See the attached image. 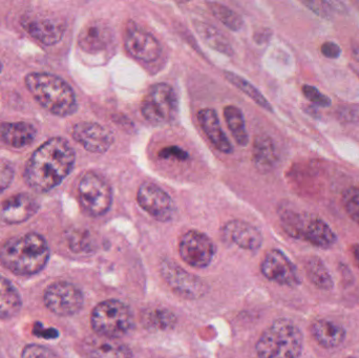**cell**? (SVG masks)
<instances>
[{
  "mask_svg": "<svg viewBox=\"0 0 359 358\" xmlns=\"http://www.w3.org/2000/svg\"><path fill=\"white\" fill-rule=\"evenodd\" d=\"M75 159V151L65 139H50L32 155L23 174L25 181L35 191H52L69 176Z\"/></svg>",
  "mask_w": 359,
  "mask_h": 358,
  "instance_id": "6da1fadb",
  "label": "cell"
},
{
  "mask_svg": "<svg viewBox=\"0 0 359 358\" xmlns=\"http://www.w3.org/2000/svg\"><path fill=\"white\" fill-rule=\"evenodd\" d=\"M50 260L48 242L39 233H29L11 237L0 248V262L17 275H37Z\"/></svg>",
  "mask_w": 359,
  "mask_h": 358,
  "instance_id": "7a4b0ae2",
  "label": "cell"
},
{
  "mask_svg": "<svg viewBox=\"0 0 359 358\" xmlns=\"http://www.w3.org/2000/svg\"><path fill=\"white\" fill-rule=\"evenodd\" d=\"M25 85L37 102L53 115L67 117L77 111L73 88L58 76L31 73L25 77Z\"/></svg>",
  "mask_w": 359,
  "mask_h": 358,
  "instance_id": "3957f363",
  "label": "cell"
},
{
  "mask_svg": "<svg viewBox=\"0 0 359 358\" xmlns=\"http://www.w3.org/2000/svg\"><path fill=\"white\" fill-rule=\"evenodd\" d=\"M304 336L297 324L280 319L262 333L255 350L257 358H299L303 352Z\"/></svg>",
  "mask_w": 359,
  "mask_h": 358,
  "instance_id": "277c9868",
  "label": "cell"
},
{
  "mask_svg": "<svg viewBox=\"0 0 359 358\" xmlns=\"http://www.w3.org/2000/svg\"><path fill=\"white\" fill-rule=\"evenodd\" d=\"M280 218L285 233L293 239L303 240L322 249H329L337 243L334 231L320 216L283 208Z\"/></svg>",
  "mask_w": 359,
  "mask_h": 358,
  "instance_id": "5b68a950",
  "label": "cell"
},
{
  "mask_svg": "<svg viewBox=\"0 0 359 358\" xmlns=\"http://www.w3.org/2000/svg\"><path fill=\"white\" fill-rule=\"evenodd\" d=\"M90 325L97 336L118 340L132 329L134 317L124 303L107 300L95 307Z\"/></svg>",
  "mask_w": 359,
  "mask_h": 358,
  "instance_id": "8992f818",
  "label": "cell"
},
{
  "mask_svg": "<svg viewBox=\"0 0 359 358\" xmlns=\"http://www.w3.org/2000/svg\"><path fill=\"white\" fill-rule=\"evenodd\" d=\"M179 101L176 90L168 83H158L149 88L141 103L145 120L155 125L170 123L178 115Z\"/></svg>",
  "mask_w": 359,
  "mask_h": 358,
  "instance_id": "52a82bcc",
  "label": "cell"
},
{
  "mask_svg": "<svg viewBox=\"0 0 359 358\" xmlns=\"http://www.w3.org/2000/svg\"><path fill=\"white\" fill-rule=\"evenodd\" d=\"M79 201L86 214L100 216L107 214L113 201L111 186L103 177L88 172L82 177L78 186Z\"/></svg>",
  "mask_w": 359,
  "mask_h": 358,
  "instance_id": "ba28073f",
  "label": "cell"
},
{
  "mask_svg": "<svg viewBox=\"0 0 359 358\" xmlns=\"http://www.w3.org/2000/svg\"><path fill=\"white\" fill-rule=\"evenodd\" d=\"M81 290L69 282H55L43 294L46 308L58 317H71L81 310L83 306Z\"/></svg>",
  "mask_w": 359,
  "mask_h": 358,
  "instance_id": "9c48e42d",
  "label": "cell"
},
{
  "mask_svg": "<svg viewBox=\"0 0 359 358\" xmlns=\"http://www.w3.org/2000/svg\"><path fill=\"white\" fill-rule=\"evenodd\" d=\"M179 254L182 260L194 267L205 268L215 254V245L205 233L190 230L180 240Z\"/></svg>",
  "mask_w": 359,
  "mask_h": 358,
  "instance_id": "30bf717a",
  "label": "cell"
},
{
  "mask_svg": "<svg viewBox=\"0 0 359 358\" xmlns=\"http://www.w3.org/2000/svg\"><path fill=\"white\" fill-rule=\"evenodd\" d=\"M161 273L172 291L182 298L196 300L206 294V285L203 281L184 270L174 261H163L161 264Z\"/></svg>",
  "mask_w": 359,
  "mask_h": 358,
  "instance_id": "8fae6325",
  "label": "cell"
},
{
  "mask_svg": "<svg viewBox=\"0 0 359 358\" xmlns=\"http://www.w3.org/2000/svg\"><path fill=\"white\" fill-rule=\"evenodd\" d=\"M139 206L156 220H172L176 212L174 201L168 193L154 183H143L137 193Z\"/></svg>",
  "mask_w": 359,
  "mask_h": 358,
  "instance_id": "7c38bea8",
  "label": "cell"
},
{
  "mask_svg": "<svg viewBox=\"0 0 359 358\" xmlns=\"http://www.w3.org/2000/svg\"><path fill=\"white\" fill-rule=\"evenodd\" d=\"M261 270L266 279L280 285L295 287L301 284L297 267L280 250L272 249L267 252L262 262Z\"/></svg>",
  "mask_w": 359,
  "mask_h": 358,
  "instance_id": "4fadbf2b",
  "label": "cell"
},
{
  "mask_svg": "<svg viewBox=\"0 0 359 358\" xmlns=\"http://www.w3.org/2000/svg\"><path fill=\"white\" fill-rule=\"evenodd\" d=\"M74 140L88 151L104 153L114 143V135L107 128L95 122H79L73 128Z\"/></svg>",
  "mask_w": 359,
  "mask_h": 358,
  "instance_id": "5bb4252c",
  "label": "cell"
},
{
  "mask_svg": "<svg viewBox=\"0 0 359 358\" xmlns=\"http://www.w3.org/2000/svg\"><path fill=\"white\" fill-rule=\"evenodd\" d=\"M126 50L134 58L153 62L161 55L159 41L149 32L138 27H128L124 38Z\"/></svg>",
  "mask_w": 359,
  "mask_h": 358,
  "instance_id": "9a60e30c",
  "label": "cell"
},
{
  "mask_svg": "<svg viewBox=\"0 0 359 358\" xmlns=\"http://www.w3.org/2000/svg\"><path fill=\"white\" fill-rule=\"evenodd\" d=\"M79 351L86 358H132V351L116 338L88 336L82 340Z\"/></svg>",
  "mask_w": 359,
  "mask_h": 358,
  "instance_id": "2e32d148",
  "label": "cell"
},
{
  "mask_svg": "<svg viewBox=\"0 0 359 358\" xmlns=\"http://www.w3.org/2000/svg\"><path fill=\"white\" fill-rule=\"evenodd\" d=\"M39 209L35 198L27 193H18L0 204V219L8 224H20L31 219Z\"/></svg>",
  "mask_w": 359,
  "mask_h": 358,
  "instance_id": "e0dca14e",
  "label": "cell"
},
{
  "mask_svg": "<svg viewBox=\"0 0 359 358\" xmlns=\"http://www.w3.org/2000/svg\"><path fill=\"white\" fill-rule=\"evenodd\" d=\"M23 27L32 37L46 46H53L62 39L65 25L55 17L34 16L25 19Z\"/></svg>",
  "mask_w": 359,
  "mask_h": 358,
  "instance_id": "ac0fdd59",
  "label": "cell"
},
{
  "mask_svg": "<svg viewBox=\"0 0 359 358\" xmlns=\"http://www.w3.org/2000/svg\"><path fill=\"white\" fill-rule=\"evenodd\" d=\"M113 29L102 20H94L84 25L78 37L81 50L90 54L102 52L113 41Z\"/></svg>",
  "mask_w": 359,
  "mask_h": 358,
  "instance_id": "d6986e66",
  "label": "cell"
},
{
  "mask_svg": "<svg viewBox=\"0 0 359 358\" xmlns=\"http://www.w3.org/2000/svg\"><path fill=\"white\" fill-rule=\"evenodd\" d=\"M223 235L230 243L245 250L257 252L263 244L261 231L244 221H230L224 226Z\"/></svg>",
  "mask_w": 359,
  "mask_h": 358,
  "instance_id": "ffe728a7",
  "label": "cell"
},
{
  "mask_svg": "<svg viewBox=\"0 0 359 358\" xmlns=\"http://www.w3.org/2000/svg\"><path fill=\"white\" fill-rule=\"evenodd\" d=\"M198 122L215 149L223 153H232L231 143L222 130L219 117L211 109H201L198 113Z\"/></svg>",
  "mask_w": 359,
  "mask_h": 358,
  "instance_id": "44dd1931",
  "label": "cell"
},
{
  "mask_svg": "<svg viewBox=\"0 0 359 358\" xmlns=\"http://www.w3.org/2000/svg\"><path fill=\"white\" fill-rule=\"evenodd\" d=\"M312 338L325 349H335L346 340V330L343 326L329 319H318L310 328Z\"/></svg>",
  "mask_w": 359,
  "mask_h": 358,
  "instance_id": "7402d4cb",
  "label": "cell"
},
{
  "mask_svg": "<svg viewBox=\"0 0 359 358\" xmlns=\"http://www.w3.org/2000/svg\"><path fill=\"white\" fill-rule=\"evenodd\" d=\"M36 138V130L27 122H4L0 124V141L14 149L29 146Z\"/></svg>",
  "mask_w": 359,
  "mask_h": 358,
  "instance_id": "603a6c76",
  "label": "cell"
},
{
  "mask_svg": "<svg viewBox=\"0 0 359 358\" xmlns=\"http://www.w3.org/2000/svg\"><path fill=\"white\" fill-rule=\"evenodd\" d=\"M22 307V300L17 288L6 277L0 275V319L16 317Z\"/></svg>",
  "mask_w": 359,
  "mask_h": 358,
  "instance_id": "cb8c5ba5",
  "label": "cell"
},
{
  "mask_svg": "<svg viewBox=\"0 0 359 358\" xmlns=\"http://www.w3.org/2000/svg\"><path fill=\"white\" fill-rule=\"evenodd\" d=\"M278 153L273 141L267 136L257 137L253 144V162L257 170H271L278 162Z\"/></svg>",
  "mask_w": 359,
  "mask_h": 358,
  "instance_id": "d4e9b609",
  "label": "cell"
},
{
  "mask_svg": "<svg viewBox=\"0 0 359 358\" xmlns=\"http://www.w3.org/2000/svg\"><path fill=\"white\" fill-rule=\"evenodd\" d=\"M305 270L308 279L318 289L329 291L334 287V282H333L330 271L327 268L324 261L320 260L318 256L308 259L305 265Z\"/></svg>",
  "mask_w": 359,
  "mask_h": 358,
  "instance_id": "484cf974",
  "label": "cell"
},
{
  "mask_svg": "<svg viewBox=\"0 0 359 358\" xmlns=\"http://www.w3.org/2000/svg\"><path fill=\"white\" fill-rule=\"evenodd\" d=\"M224 118L236 142L241 146L247 145L248 132L245 126L244 115L242 111L234 105H227L224 109Z\"/></svg>",
  "mask_w": 359,
  "mask_h": 358,
  "instance_id": "4316f807",
  "label": "cell"
},
{
  "mask_svg": "<svg viewBox=\"0 0 359 358\" xmlns=\"http://www.w3.org/2000/svg\"><path fill=\"white\" fill-rule=\"evenodd\" d=\"M194 27H196V29L200 34L202 39L210 48H215V50L224 53L226 55L232 54V48L229 42L226 39L225 36L222 35L215 27H212L210 25H207V23L200 22V21H196Z\"/></svg>",
  "mask_w": 359,
  "mask_h": 358,
  "instance_id": "83f0119b",
  "label": "cell"
},
{
  "mask_svg": "<svg viewBox=\"0 0 359 358\" xmlns=\"http://www.w3.org/2000/svg\"><path fill=\"white\" fill-rule=\"evenodd\" d=\"M224 75H225V78L228 81L231 82L236 88L242 90L249 98L252 99L259 106L267 109V111H273V109H272V105L270 104L269 101H268L267 99L261 94V92H259L257 88H255L250 82L247 81L246 79L241 77V76L232 73V71H224Z\"/></svg>",
  "mask_w": 359,
  "mask_h": 358,
  "instance_id": "f1b7e54d",
  "label": "cell"
},
{
  "mask_svg": "<svg viewBox=\"0 0 359 358\" xmlns=\"http://www.w3.org/2000/svg\"><path fill=\"white\" fill-rule=\"evenodd\" d=\"M208 6L211 13L228 29L232 31H240L242 29L244 21L238 13L217 2H209Z\"/></svg>",
  "mask_w": 359,
  "mask_h": 358,
  "instance_id": "f546056e",
  "label": "cell"
},
{
  "mask_svg": "<svg viewBox=\"0 0 359 358\" xmlns=\"http://www.w3.org/2000/svg\"><path fill=\"white\" fill-rule=\"evenodd\" d=\"M145 323L156 329H172L177 323V317L168 309L158 308L147 311L144 315Z\"/></svg>",
  "mask_w": 359,
  "mask_h": 358,
  "instance_id": "4dcf8cb0",
  "label": "cell"
},
{
  "mask_svg": "<svg viewBox=\"0 0 359 358\" xmlns=\"http://www.w3.org/2000/svg\"><path fill=\"white\" fill-rule=\"evenodd\" d=\"M343 203L348 216L359 226V187L348 188L344 193Z\"/></svg>",
  "mask_w": 359,
  "mask_h": 358,
  "instance_id": "1f68e13d",
  "label": "cell"
},
{
  "mask_svg": "<svg viewBox=\"0 0 359 358\" xmlns=\"http://www.w3.org/2000/svg\"><path fill=\"white\" fill-rule=\"evenodd\" d=\"M337 117L343 123H358L359 104L348 103L339 105L337 109Z\"/></svg>",
  "mask_w": 359,
  "mask_h": 358,
  "instance_id": "d6a6232c",
  "label": "cell"
},
{
  "mask_svg": "<svg viewBox=\"0 0 359 358\" xmlns=\"http://www.w3.org/2000/svg\"><path fill=\"white\" fill-rule=\"evenodd\" d=\"M21 358H59L54 351L41 345L31 344L23 348Z\"/></svg>",
  "mask_w": 359,
  "mask_h": 358,
  "instance_id": "836d02e7",
  "label": "cell"
},
{
  "mask_svg": "<svg viewBox=\"0 0 359 358\" xmlns=\"http://www.w3.org/2000/svg\"><path fill=\"white\" fill-rule=\"evenodd\" d=\"M303 92L308 100L311 101L314 104L320 107H329L331 105V99L326 95L323 94L316 86L306 85L303 86Z\"/></svg>",
  "mask_w": 359,
  "mask_h": 358,
  "instance_id": "e575fe53",
  "label": "cell"
},
{
  "mask_svg": "<svg viewBox=\"0 0 359 358\" xmlns=\"http://www.w3.org/2000/svg\"><path fill=\"white\" fill-rule=\"evenodd\" d=\"M14 167L6 160L0 159V193H4L14 179Z\"/></svg>",
  "mask_w": 359,
  "mask_h": 358,
  "instance_id": "d590c367",
  "label": "cell"
},
{
  "mask_svg": "<svg viewBox=\"0 0 359 358\" xmlns=\"http://www.w3.org/2000/svg\"><path fill=\"white\" fill-rule=\"evenodd\" d=\"M160 157L164 159H170V158H176L179 161H185L188 159V153L178 146H170L162 149L159 153Z\"/></svg>",
  "mask_w": 359,
  "mask_h": 358,
  "instance_id": "8d00e7d4",
  "label": "cell"
},
{
  "mask_svg": "<svg viewBox=\"0 0 359 358\" xmlns=\"http://www.w3.org/2000/svg\"><path fill=\"white\" fill-rule=\"evenodd\" d=\"M320 52L329 59H337L341 56V50L335 42L327 41L320 46Z\"/></svg>",
  "mask_w": 359,
  "mask_h": 358,
  "instance_id": "74e56055",
  "label": "cell"
},
{
  "mask_svg": "<svg viewBox=\"0 0 359 358\" xmlns=\"http://www.w3.org/2000/svg\"><path fill=\"white\" fill-rule=\"evenodd\" d=\"M304 4L307 6L310 10L313 11L320 16H327L328 10H327V4L324 1H304Z\"/></svg>",
  "mask_w": 359,
  "mask_h": 358,
  "instance_id": "f35d334b",
  "label": "cell"
},
{
  "mask_svg": "<svg viewBox=\"0 0 359 358\" xmlns=\"http://www.w3.org/2000/svg\"><path fill=\"white\" fill-rule=\"evenodd\" d=\"M34 334L43 338H56L58 336V332L54 329H43L42 325H36L34 329Z\"/></svg>",
  "mask_w": 359,
  "mask_h": 358,
  "instance_id": "ab89813d",
  "label": "cell"
},
{
  "mask_svg": "<svg viewBox=\"0 0 359 358\" xmlns=\"http://www.w3.org/2000/svg\"><path fill=\"white\" fill-rule=\"evenodd\" d=\"M352 57H353L354 60L356 62H359V44L353 43L352 44Z\"/></svg>",
  "mask_w": 359,
  "mask_h": 358,
  "instance_id": "60d3db41",
  "label": "cell"
},
{
  "mask_svg": "<svg viewBox=\"0 0 359 358\" xmlns=\"http://www.w3.org/2000/svg\"><path fill=\"white\" fill-rule=\"evenodd\" d=\"M352 254H353L354 261H355L356 265H358L359 269V244L352 246Z\"/></svg>",
  "mask_w": 359,
  "mask_h": 358,
  "instance_id": "b9f144b4",
  "label": "cell"
},
{
  "mask_svg": "<svg viewBox=\"0 0 359 358\" xmlns=\"http://www.w3.org/2000/svg\"><path fill=\"white\" fill-rule=\"evenodd\" d=\"M2 71V64L1 62H0V73H1Z\"/></svg>",
  "mask_w": 359,
  "mask_h": 358,
  "instance_id": "7bdbcfd3",
  "label": "cell"
},
{
  "mask_svg": "<svg viewBox=\"0 0 359 358\" xmlns=\"http://www.w3.org/2000/svg\"><path fill=\"white\" fill-rule=\"evenodd\" d=\"M355 4H358V8H359V1H356Z\"/></svg>",
  "mask_w": 359,
  "mask_h": 358,
  "instance_id": "ee69618b",
  "label": "cell"
},
{
  "mask_svg": "<svg viewBox=\"0 0 359 358\" xmlns=\"http://www.w3.org/2000/svg\"><path fill=\"white\" fill-rule=\"evenodd\" d=\"M348 358H356V357H348Z\"/></svg>",
  "mask_w": 359,
  "mask_h": 358,
  "instance_id": "f6af8a7d",
  "label": "cell"
}]
</instances>
